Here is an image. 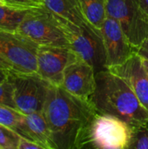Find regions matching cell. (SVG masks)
<instances>
[{
  "instance_id": "7a4b0ae2",
  "label": "cell",
  "mask_w": 148,
  "mask_h": 149,
  "mask_svg": "<svg viewBox=\"0 0 148 149\" xmlns=\"http://www.w3.org/2000/svg\"><path fill=\"white\" fill-rule=\"evenodd\" d=\"M95 78L90 101L98 113L116 116L131 126L148 122V110L122 78L108 69L97 72Z\"/></svg>"
},
{
  "instance_id": "603a6c76",
  "label": "cell",
  "mask_w": 148,
  "mask_h": 149,
  "mask_svg": "<svg viewBox=\"0 0 148 149\" xmlns=\"http://www.w3.org/2000/svg\"><path fill=\"white\" fill-rule=\"evenodd\" d=\"M137 53L140 57L148 59V35L147 36V38L144 39V41L141 43V45L138 47Z\"/></svg>"
},
{
  "instance_id": "30bf717a",
  "label": "cell",
  "mask_w": 148,
  "mask_h": 149,
  "mask_svg": "<svg viewBox=\"0 0 148 149\" xmlns=\"http://www.w3.org/2000/svg\"><path fill=\"white\" fill-rule=\"evenodd\" d=\"M100 31L106 54L107 69L125 63L137 53V49L130 43L115 19L106 17Z\"/></svg>"
},
{
  "instance_id": "ba28073f",
  "label": "cell",
  "mask_w": 148,
  "mask_h": 149,
  "mask_svg": "<svg viewBox=\"0 0 148 149\" xmlns=\"http://www.w3.org/2000/svg\"><path fill=\"white\" fill-rule=\"evenodd\" d=\"M106 15L115 19L136 48L148 35V16L137 0H106Z\"/></svg>"
},
{
  "instance_id": "4fadbf2b",
  "label": "cell",
  "mask_w": 148,
  "mask_h": 149,
  "mask_svg": "<svg viewBox=\"0 0 148 149\" xmlns=\"http://www.w3.org/2000/svg\"><path fill=\"white\" fill-rule=\"evenodd\" d=\"M15 131L21 136L38 143L44 149H57L51 130L42 113L24 114Z\"/></svg>"
},
{
  "instance_id": "8fae6325",
  "label": "cell",
  "mask_w": 148,
  "mask_h": 149,
  "mask_svg": "<svg viewBox=\"0 0 148 149\" xmlns=\"http://www.w3.org/2000/svg\"><path fill=\"white\" fill-rule=\"evenodd\" d=\"M95 74L92 65L78 58L65 68L61 86L70 93L90 101L96 87Z\"/></svg>"
},
{
  "instance_id": "ac0fdd59",
  "label": "cell",
  "mask_w": 148,
  "mask_h": 149,
  "mask_svg": "<svg viewBox=\"0 0 148 149\" xmlns=\"http://www.w3.org/2000/svg\"><path fill=\"white\" fill-rule=\"evenodd\" d=\"M23 117L24 113L17 109L0 104V124L15 130L21 122Z\"/></svg>"
},
{
  "instance_id": "d6986e66",
  "label": "cell",
  "mask_w": 148,
  "mask_h": 149,
  "mask_svg": "<svg viewBox=\"0 0 148 149\" xmlns=\"http://www.w3.org/2000/svg\"><path fill=\"white\" fill-rule=\"evenodd\" d=\"M21 137L14 129L0 124V149H17Z\"/></svg>"
},
{
  "instance_id": "2e32d148",
  "label": "cell",
  "mask_w": 148,
  "mask_h": 149,
  "mask_svg": "<svg viewBox=\"0 0 148 149\" xmlns=\"http://www.w3.org/2000/svg\"><path fill=\"white\" fill-rule=\"evenodd\" d=\"M27 11L28 10L0 5V28L10 31H17Z\"/></svg>"
},
{
  "instance_id": "cb8c5ba5",
  "label": "cell",
  "mask_w": 148,
  "mask_h": 149,
  "mask_svg": "<svg viewBox=\"0 0 148 149\" xmlns=\"http://www.w3.org/2000/svg\"><path fill=\"white\" fill-rule=\"evenodd\" d=\"M0 68L6 70V71H13L12 66L5 59H3L1 56H0Z\"/></svg>"
},
{
  "instance_id": "44dd1931",
  "label": "cell",
  "mask_w": 148,
  "mask_h": 149,
  "mask_svg": "<svg viewBox=\"0 0 148 149\" xmlns=\"http://www.w3.org/2000/svg\"><path fill=\"white\" fill-rule=\"evenodd\" d=\"M4 4L9 7L29 10L34 7L44 5L41 0H3Z\"/></svg>"
},
{
  "instance_id": "5b68a950",
  "label": "cell",
  "mask_w": 148,
  "mask_h": 149,
  "mask_svg": "<svg viewBox=\"0 0 148 149\" xmlns=\"http://www.w3.org/2000/svg\"><path fill=\"white\" fill-rule=\"evenodd\" d=\"M131 138V125L125 120L97 112L90 126L86 148L126 149Z\"/></svg>"
},
{
  "instance_id": "277c9868",
  "label": "cell",
  "mask_w": 148,
  "mask_h": 149,
  "mask_svg": "<svg viewBox=\"0 0 148 149\" xmlns=\"http://www.w3.org/2000/svg\"><path fill=\"white\" fill-rule=\"evenodd\" d=\"M58 17L66 34L70 48L77 57L92 65L95 72L106 70V54L101 31L91 24L78 25Z\"/></svg>"
},
{
  "instance_id": "484cf974",
  "label": "cell",
  "mask_w": 148,
  "mask_h": 149,
  "mask_svg": "<svg viewBox=\"0 0 148 149\" xmlns=\"http://www.w3.org/2000/svg\"><path fill=\"white\" fill-rule=\"evenodd\" d=\"M10 72V71H6V70H3V69L0 68V83L5 81L8 79V75H9Z\"/></svg>"
},
{
  "instance_id": "8992f818",
  "label": "cell",
  "mask_w": 148,
  "mask_h": 149,
  "mask_svg": "<svg viewBox=\"0 0 148 149\" xmlns=\"http://www.w3.org/2000/svg\"><path fill=\"white\" fill-rule=\"evenodd\" d=\"M8 79L13 86L17 109L24 114L42 113L51 84L37 72L22 73L10 71Z\"/></svg>"
},
{
  "instance_id": "5bb4252c",
  "label": "cell",
  "mask_w": 148,
  "mask_h": 149,
  "mask_svg": "<svg viewBox=\"0 0 148 149\" xmlns=\"http://www.w3.org/2000/svg\"><path fill=\"white\" fill-rule=\"evenodd\" d=\"M54 14L78 25L90 24L81 10L79 0H41Z\"/></svg>"
},
{
  "instance_id": "52a82bcc",
  "label": "cell",
  "mask_w": 148,
  "mask_h": 149,
  "mask_svg": "<svg viewBox=\"0 0 148 149\" xmlns=\"http://www.w3.org/2000/svg\"><path fill=\"white\" fill-rule=\"evenodd\" d=\"M39 45L17 31L0 28V56L14 72L35 73L38 71Z\"/></svg>"
},
{
  "instance_id": "d4e9b609",
  "label": "cell",
  "mask_w": 148,
  "mask_h": 149,
  "mask_svg": "<svg viewBox=\"0 0 148 149\" xmlns=\"http://www.w3.org/2000/svg\"><path fill=\"white\" fill-rule=\"evenodd\" d=\"M137 2L139 3L143 11L148 16V0H137Z\"/></svg>"
},
{
  "instance_id": "ffe728a7",
  "label": "cell",
  "mask_w": 148,
  "mask_h": 149,
  "mask_svg": "<svg viewBox=\"0 0 148 149\" xmlns=\"http://www.w3.org/2000/svg\"><path fill=\"white\" fill-rule=\"evenodd\" d=\"M0 104H3L7 107L17 109L16 103L14 100L13 86L9 79H7L5 81L0 83Z\"/></svg>"
},
{
  "instance_id": "e0dca14e",
  "label": "cell",
  "mask_w": 148,
  "mask_h": 149,
  "mask_svg": "<svg viewBox=\"0 0 148 149\" xmlns=\"http://www.w3.org/2000/svg\"><path fill=\"white\" fill-rule=\"evenodd\" d=\"M128 149H148V122L131 126Z\"/></svg>"
},
{
  "instance_id": "7402d4cb",
  "label": "cell",
  "mask_w": 148,
  "mask_h": 149,
  "mask_svg": "<svg viewBox=\"0 0 148 149\" xmlns=\"http://www.w3.org/2000/svg\"><path fill=\"white\" fill-rule=\"evenodd\" d=\"M17 149H44V148L38 143L22 136L20 139Z\"/></svg>"
},
{
  "instance_id": "83f0119b",
  "label": "cell",
  "mask_w": 148,
  "mask_h": 149,
  "mask_svg": "<svg viewBox=\"0 0 148 149\" xmlns=\"http://www.w3.org/2000/svg\"><path fill=\"white\" fill-rule=\"evenodd\" d=\"M0 5H5L3 0H0Z\"/></svg>"
},
{
  "instance_id": "4316f807",
  "label": "cell",
  "mask_w": 148,
  "mask_h": 149,
  "mask_svg": "<svg viewBox=\"0 0 148 149\" xmlns=\"http://www.w3.org/2000/svg\"><path fill=\"white\" fill-rule=\"evenodd\" d=\"M141 58H142V62H143V65H144V66H145V69H146V71H147V72L148 74V59L144 58H142V57H141Z\"/></svg>"
},
{
  "instance_id": "3957f363",
  "label": "cell",
  "mask_w": 148,
  "mask_h": 149,
  "mask_svg": "<svg viewBox=\"0 0 148 149\" xmlns=\"http://www.w3.org/2000/svg\"><path fill=\"white\" fill-rule=\"evenodd\" d=\"M17 31L38 45L70 47L58 17L44 5L28 10Z\"/></svg>"
},
{
  "instance_id": "6da1fadb",
  "label": "cell",
  "mask_w": 148,
  "mask_h": 149,
  "mask_svg": "<svg viewBox=\"0 0 148 149\" xmlns=\"http://www.w3.org/2000/svg\"><path fill=\"white\" fill-rule=\"evenodd\" d=\"M42 113L57 149L86 148L90 126L97 113L91 101L51 85Z\"/></svg>"
},
{
  "instance_id": "7c38bea8",
  "label": "cell",
  "mask_w": 148,
  "mask_h": 149,
  "mask_svg": "<svg viewBox=\"0 0 148 149\" xmlns=\"http://www.w3.org/2000/svg\"><path fill=\"white\" fill-rule=\"evenodd\" d=\"M122 78L131 87L138 100L148 110V74L141 57L135 53L125 63L108 68Z\"/></svg>"
},
{
  "instance_id": "9a60e30c",
  "label": "cell",
  "mask_w": 148,
  "mask_h": 149,
  "mask_svg": "<svg viewBox=\"0 0 148 149\" xmlns=\"http://www.w3.org/2000/svg\"><path fill=\"white\" fill-rule=\"evenodd\" d=\"M86 21L97 30L101 29L106 18V0H79Z\"/></svg>"
},
{
  "instance_id": "9c48e42d",
  "label": "cell",
  "mask_w": 148,
  "mask_h": 149,
  "mask_svg": "<svg viewBox=\"0 0 148 149\" xmlns=\"http://www.w3.org/2000/svg\"><path fill=\"white\" fill-rule=\"evenodd\" d=\"M77 58L70 47L39 45L37 73L51 85L61 86L65 68Z\"/></svg>"
}]
</instances>
